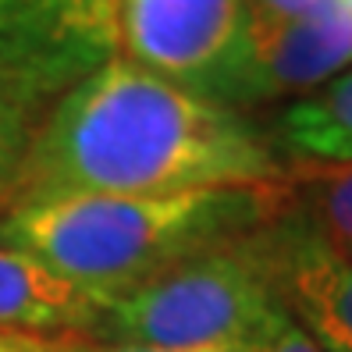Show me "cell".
I'll use <instances>...</instances> for the list:
<instances>
[{"instance_id":"3","label":"cell","mask_w":352,"mask_h":352,"mask_svg":"<svg viewBox=\"0 0 352 352\" xmlns=\"http://www.w3.org/2000/svg\"><path fill=\"white\" fill-rule=\"evenodd\" d=\"M253 232L175 260L103 306L89 342L150 349H253L278 317Z\"/></svg>"},{"instance_id":"11","label":"cell","mask_w":352,"mask_h":352,"mask_svg":"<svg viewBox=\"0 0 352 352\" xmlns=\"http://www.w3.org/2000/svg\"><path fill=\"white\" fill-rule=\"evenodd\" d=\"M302 217L352 260V168H335L327 178L314 182Z\"/></svg>"},{"instance_id":"10","label":"cell","mask_w":352,"mask_h":352,"mask_svg":"<svg viewBox=\"0 0 352 352\" xmlns=\"http://www.w3.org/2000/svg\"><path fill=\"white\" fill-rule=\"evenodd\" d=\"M47 96L29 89L22 78L0 68V206L11 203L22 182V168L39 129Z\"/></svg>"},{"instance_id":"9","label":"cell","mask_w":352,"mask_h":352,"mask_svg":"<svg viewBox=\"0 0 352 352\" xmlns=\"http://www.w3.org/2000/svg\"><path fill=\"white\" fill-rule=\"evenodd\" d=\"M271 146L299 164L352 168V68L278 114Z\"/></svg>"},{"instance_id":"7","label":"cell","mask_w":352,"mask_h":352,"mask_svg":"<svg viewBox=\"0 0 352 352\" xmlns=\"http://www.w3.org/2000/svg\"><path fill=\"white\" fill-rule=\"evenodd\" d=\"M253 245L285 314L324 352H352V260L302 214L271 217Z\"/></svg>"},{"instance_id":"1","label":"cell","mask_w":352,"mask_h":352,"mask_svg":"<svg viewBox=\"0 0 352 352\" xmlns=\"http://www.w3.org/2000/svg\"><path fill=\"white\" fill-rule=\"evenodd\" d=\"M274 146L242 111L111 57L43 114L11 199L171 196L224 185H274Z\"/></svg>"},{"instance_id":"6","label":"cell","mask_w":352,"mask_h":352,"mask_svg":"<svg viewBox=\"0 0 352 352\" xmlns=\"http://www.w3.org/2000/svg\"><path fill=\"white\" fill-rule=\"evenodd\" d=\"M345 68H352V0H331L296 18L250 11L245 47L221 103L242 111L292 93L306 96Z\"/></svg>"},{"instance_id":"8","label":"cell","mask_w":352,"mask_h":352,"mask_svg":"<svg viewBox=\"0 0 352 352\" xmlns=\"http://www.w3.org/2000/svg\"><path fill=\"white\" fill-rule=\"evenodd\" d=\"M103 302L0 242V331L89 338Z\"/></svg>"},{"instance_id":"5","label":"cell","mask_w":352,"mask_h":352,"mask_svg":"<svg viewBox=\"0 0 352 352\" xmlns=\"http://www.w3.org/2000/svg\"><path fill=\"white\" fill-rule=\"evenodd\" d=\"M118 54V0H0V68L39 96H60Z\"/></svg>"},{"instance_id":"4","label":"cell","mask_w":352,"mask_h":352,"mask_svg":"<svg viewBox=\"0 0 352 352\" xmlns=\"http://www.w3.org/2000/svg\"><path fill=\"white\" fill-rule=\"evenodd\" d=\"M245 25V0H118L121 54L217 103L242 57Z\"/></svg>"},{"instance_id":"13","label":"cell","mask_w":352,"mask_h":352,"mask_svg":"<svg viewBox=\"0 0 352 352\" xmlns=\"http://www.w3.org/2000/svg\"><path fill=\"white\" fill-rule=\"evenodd\" d=\"M0 352H86L82 338L65 335H22V331H0Z\"/></svg>"},{"instance_id":"12","label":"cell","mask_w":352,"mask_h":352,"mask_svg":"<svg viewBox=\"0 0 352 352\" xmlns=\"http://www.w3.org/2000/svg\"><path fill=\"white\" fill-rule=\"evenodd\" d=\"M250 352H324L306 331L285 314V306L278 309V317L267 324V331L256 338V345Z\"/></svg>"},{"instance_id":"14","label":"cell","mask_w":352,"mask_h":352,"mask_svg":"<svg viewBox=\"0 0 352 352\" xmlns=\"http://www.w3.org/2000/svg\"><path fill=\"white\" fill-rule=\"evenodd\" d=\"M253 14H267V18H296V14H309L331 0H245Z\"/></svg>"},{"instance_id":"2","label":"cell","mask_w":352,"mask_h":352,"mask_svg":"<svg viewBox=\"0 0 352 352\" xmlns=\"http://www.w3.org/2000/svg\"><path fill=\"white\" fill-rule=\"evenodd\" d=\"M274 185L171 196H43L0 217V242L107 306L175 260L250 235L274 217Z\"/></svg>"},{"instance_id":"15","label":"cell","mask_w":352,"mask_h":352,"mask_svg":"<svg viewBox=\"0 0 352 352\" xmlns=\"http://www.w3.org/2000/svg\"><path fill=\"white\" fill-rule=\"evenodd\" d=\"M86 352H250V349H150V345H107V342H89L82 338Z\"/></svg>"}]
</instances>
